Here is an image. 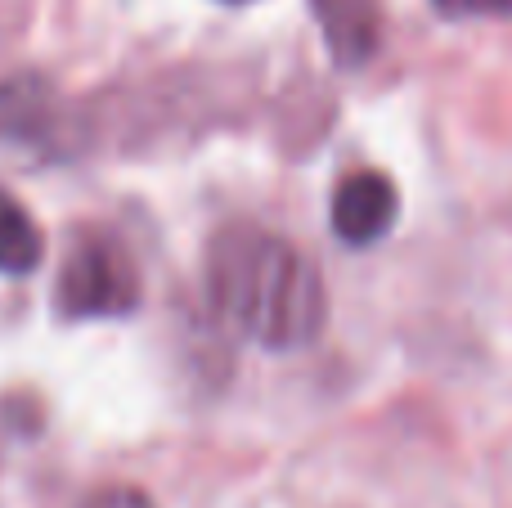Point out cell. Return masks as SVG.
Returning <instances> with one entry per match:
<instances>
[{"mask_svg":"<svg viewBox=\"0 0 512 508\" xmlns=\"http://www.w3.org/2000/svg\"><path fill=\"white\" fill-rule=\"evenodd\" d=\"M207 297L239 338L265 351H301L319 338L328 311L315 261L248 221L225 225L212 239Z\"/></svg>","mask_w":512,"mask_h":508,"instance_id":"obj_1","label":"cell"},{"mask_svg":"<svg viewBox=\"0 0 512 508\" xmlns=\"http://www.w3.org/2000/svg\"><path fill=\"white\" fill-rule=\"evenodd\" d=\"M63 320H122L140 306L135 261L113 234H86L68 252L54 293Z\"/></svg>","mask_w":512,"mask_h":508,"instance_id":"obj_2","label":"cell"},{"mask_svg":"<svg viewBox=\"0 0 512 508\" xmlns=\"http://www.w3.org/2000/svg\"><path fill=\"white\" fill-rule=\"evenodd\" d=\"M400 216V189L382 171H351L333 189V234L346 248H369L387 239Z\"/></svg>","mask_w":512,"mask_h":508,"instance_id":"obj_3","label":"cell"},{"mask_svg":"<svg viewBox=\"0 0 512 508\" xmlns=\"http://www.w3.org/2000/svg\"><path fill=\"white\" fill-rule=\"evenodd\" d=\"M315 18L324 27L328 54L337 68H364L382 41L378 0H315Z\"/></svg>","mask_w":512,"mask_h":508,"instance_id":"obj_4","label":"cell"},{"mask_svg":"<svg viewBox=\"0 0 512 508\" xmlns=\"http://www.w3.org/2000/svg\"><path fill=\"white\" fill-rule=\"evenodd\" d=\"M45 239L36 230V221L27 216V207L14 194L0 189V275H27L41 266Z\"/></svg>","mask_w":512,"mask_h":508,"instance_id":"obj_5","label":"cell"},{"mask_svg":"<svg viewBox=\"0 0 512 508\" xmlns=\"http://www.w3.org/2000/svg\"><path fill=\"white\" fill-rule=\"evenodd\" d=\"M445 18H504L512 14V0H436Z\"/></svg>","mask_w":512,"mask_h":508,"instance_id":"obj_6","label":"cell"},{"mask_svg":"<svg viewBox=\"0 0 512 508\" xmlns=\"http://www.w3.org/2000/svg\"><path fill=\"white\" fill-rule=\"evenodd\" d=\"M86 508H153V500L135 486H113V491H99L95 500H86Z\"/></svg>","mask_w":512,"mask_h":508,"instance_id":"obj_7","label":"cell"},{"mask_svg":"<svg viewBox=\"0 0 512 508\" xmlns=\"http://www.w3.org/2000/svg\"><path fill=\"white\" fill-rule=\"evenodd\" d=\"M225 5H248V0H225Z\"/></svg>","mask_w":512,"mask_h":508,"instance_id":"obj_8","label":"cell"}]
</instances>
